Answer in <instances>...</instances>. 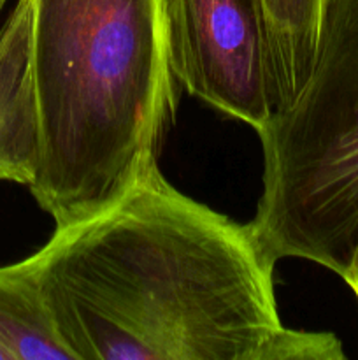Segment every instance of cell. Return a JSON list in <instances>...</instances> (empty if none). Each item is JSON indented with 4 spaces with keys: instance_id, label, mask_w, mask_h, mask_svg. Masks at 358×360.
I'll return each mask as SVG.
<instances>
[{
    "instance_id": "obj_3",
    "label": "cell",
    "mask_w": 358,
    "mask_h": 360,
    "mask_svg": "<svg viewBox=\"0 0 358 360\" xmlns=\"http://www.w3.org/2000/svg\"><path fill=\"white\" fill-rule=\"evenodd\" d=\"M256 134L260 245L274 262L304 259L346 281L358 245V0H325L311 76Z\"/></svg>"
},
{
    "instance_id": "obj_10",
    "label": "cell",
    "mask_w": 358,
    "mask_h": 360,
    "mask_svg": "<svg viewBox=\"0 0 358 360\" xmlns=\"http://www.w3.org/2000/svg\"><path fill=\"white\" fill-rule=\"evenodd\" d=\"M7 4V0H0V13H2V9H4V6H6Z\"/></svg>"
},
{
    "instance_id": "obj_9",
    "label": "cell",
    "mask_w": 358,
    "mask_h": 360,
    "mask_svg": "<svg viewBox=\"0 0 358 360\" xmlns=\"http://www.w3.org/2000/svg\"><path fill=\"white\" fill-rule=\"evenodd\" d=\"M0 360H11V355L7 354V350L2 347V345H0Z\"/></svg>"
},
{
    "instance_id": "obj_6",
    "label": "cell",
    "mask_w": 358,
    "mask_h": 360,
    "mask_svg": "<svg viewBox=\"0 0 358 360\" xmlns=\"http://www.w3.org/2000/svg\"><path fill=\"white\" fill-rule=\"evenodd\" d=\"M0 345L11 360H74L56 329L32 257L0 267Z\"/></svg>"
},
{
    "instance_id": "obj_5",
    "label": "cell",
    "mask_w": 358,
    "mask_h": 360,
    "mask_svg": "<svg viewBox=\"0 0 358 360\" xmlns=\"http://www.w3.org/2000/svg\"><path fill=\"white\" fill-rule=\"evenodd\" d=\"M41 157L32 60V0H16L0 27V181L30 186Z\"/></svg>"
},
{
    "instance_id": "obj_2",
    "label": "cell",
    "mask_w": 358,
    "mask_h": 360,
    "mask_svg": "<svg viewBox=\"0 0 358 360\" xmlns=\"http://www.w3.org/2000/svg\"><path fill=\"white\" fill-rule=\"evenodd\" d=\"M41 157L30 188L67 225L158 160L175 122L165 0H32Z\"/></svg>"
},
{
    "instance_id": "obj_4",
    "label": "cell",
    "mask_w": 358,
    "mask_h": 360,
    "mask_svg": "<svg viewBox=\"0 0 358 360\" xmlns=\"http://www.w3.org/2000/svg\"><path fill=\"white\" fill-rule=\"evenodd\" d=\"M178 83L216 111L258 130L274 111L262 0H165Z\"/></svg>"
},
{
    "instance_id": "obj_7",
    "label": "cell",
    "mask_w": 358,
    "mask_h": 360,
    "mask_svg": "<svg viewBox=\"0 0 358 360\" xmlns=\"http://www.w3.org/2000/svg\"><path fill=\"white\" fill-rule=\"evenodd\" d=\"M274 83V111L297 97L318 55L325 0H262Z\"/></svg>"
},
{
    "instance_id": "obj_8",
    "label": "cell",
    "mask_w": 358,
    "mask_h": 360,
    "mask_svg": "<svg viewBox=\"0 0 358 360\" xmlns=\"http://www.w3.org/2000/svg\"><path fill=\"white\" fill-rule=\"evenodd\" d=\"M346 283L350 285V288L353 290V294L357 295L358 299V245H357V250H354L353 260H351L350 274H347L346 278Z\"/></svg>"
},
{
    "instance_id": "obj_1",
    "label": "cell",
    "mask_w": 358,
    "mask_h": 360,
    "mask_svg": "<svg viewBox=\"0 0 358 360\" xmlns=\"http://www.w3.org/2000/svg\"><path fill=\"white\" fill-rule=\"evenodd\" d=\"M30 257L74 360L346 359L336 334L283 326L251 224L179 192L158 160Z\"/></svg>"
}]
</instances>
